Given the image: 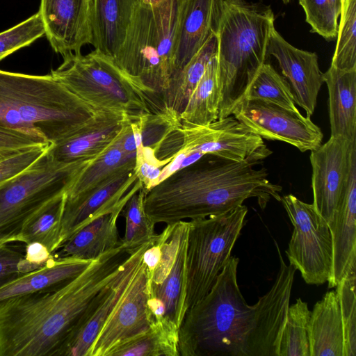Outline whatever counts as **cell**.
Returning <instances> with one entry per match:
<instances>
[{
  "mask_svg": "<svg viewBox=\"0 0 356 356\" xmlns=\"http://www.w3.org/2000/svg\"><path fill=\"white\" fill-rule=\"evenodd\" d=\"M311 311L300 298L289 307L277 356H310L308 325Z\"/></svg>",
  "mask_w": 356,
  "mask_h": 356,
  "instance_id": "35",
  "label": "cell"
},
{
  "mask_svg": "<svg viewBox=\"0 0 356 356\" xmlns=\"http://www.w3.org/2000/svg\"><path fill=\"white\" fill-rule=\"evenodd\" d=\"M218 2L219 0H186L175 42L173 76L215 33Z\"/></svg>",
  "mask_w": 356,
  "mask_h": 356,
  "instance_id": "23",
  "label": "cell"
},
{
  "mask_svg": "<svg viewBox=\"0 0 356 356\" xmlns=\"http://www.w3.org/2000/svg\"><path fill=\"white\" fill-rule=\"evenodd\" d=\"M65 193L58 196L38 211L26 224L22 234L24 244L37 241L45 245L51 254L60 246L61 222Z\"/></svg>",
  "mask_w": 356,
  "mask_h": 356,
  "instance_id": "33",
  "label": "cell"
},
{
  "mask_svg": "<svg viewBox=\"0 0 356 356\" xmlns=\"http://www.w3.org/2000/svg\"><path fill=\"white\" fill-rule=\"evenodd\" d=\"M99 111L51 74L0 70V127L54 144L80 129Z\"/></svg>",
  "mask_w": 356,
  "mask_h": 356,
  "instance_id": "3",
  "label": "cell"
},
{
  "mask_svg": "<svg viewBox=\"0 0 356 356\" xmlns=\"http://www.w3.org/2000/svg\"><path fill=\"white\" fill-rule=\"evenodd\" d=\"M275 16L268 6L246 0H219L218 39V119L231 115L261 66Z\"/></svg>",
  "mask_w": 356,
  "mask_h": 356,
  "instance_id": "4",
  "label": "cell"
},
{
  "mask_svg": "<svg viewBox=\"0 0 356 356\" xmlns=\"http://www.w3.org/2000/svg\"><path fill=\"white\" fill-rule=\"evenodd\" d=\"M267 54L277 60L283 76L290 85L295 104L305 110L307 116L311 117L324 83L317 54L295 47L275 29L270 37Z\"/></svg>",
  "mask_w": 356,
  "mask_h": 356,
  "instance_id": "19",
  "label": "cell"
},
{
  "mask_svg": "<svg viewBox=\"0 0 356 356\" xmlns=\"http://www.w3.org/2000/svg\"><path fill=\"white\" fill-rule=\"evenodd\" d=\"M43 145L50 144L25 133L0 127V162Z\"/></svg>",
  "mask_w": 356,
  "mask_h": 356,
  "instance_id": "44",
  "label": "cell"
},
{
  "mask_svg": "<svg viewBox=\"0 0 356 356\" xmlns=\"http://www.w3.org/2000/svg\"><path fill=\"white\" fill-rule=\"evenodd\" d=\"M50 145L35 147L1 161L0 184L13 179L25 170L47 151Z\"/></svg>",
  "mask_w": 356,
  "mask_h": 356,
  "instance_id": "45",
  "label": "cell"
},
{
  "mask_svg": "<svg viewBox=\"0 0 356 356\" xmlns=\"http://www.w3.org/2000/svg\"><path fill=\"white\" fill-rule=\"evenodd\" d=\"M310 152L312 204L329 223L347 189L351 167L356 162V140L330 136Z\"/></svg>",
  "mask_w": 356,
  "mask_h": 356,
  "instance_id": "13",
  "label": "cell"
},
{
  "mask_svg": "<svg viewBox=\"0 0 356 356\" xmlns=\"http://www.w3.org/2000/svg\"><path fill=\"white\" fill-rule=\"evenodd\" d=\"M92 261L52 257L44 266L1 286L0 302L60 286L78 276Z\"/></svg>",
  "mask_w": 356,
  "mask_h": 356,
  "instance_id": "28",
  "label": "cell"
},
{
  "mask_svg": "<svg viewBox=\"0 0 356 356\" xmlns=\"http://www.w3.org/2000/svg\"><path fill=\"white\" fill-rule=\"evenodd\" d=\"M38 269L24 259V249L8 244L0 245V287L15 279Z\"/></svg>",
  "mask_w": 356,
  "mask_h": 356,
  "instance_id": "42",
  "label": "cell"
},
{
  "mask_svg": "<svg viewBox=\"0 0 356 356\" xmlns=\"http://www.w3.org/2000/svg\"><path fill=\"white\" fill-rule=\"evenodd\" d=\"M280 202L293 227L285 251L289 264L300 271L307 284H325L331 277L333 261L328 223L312 204L304 202L292 194L281 197Z\"/></svg>",
  "mask_w": 356,
  "mask_h": 356,
  "instance_id": "10",
  "label": "cell"
},
{
  "mask_svg": "<svg viewBox=\"0 0 356 356\" xmlns=\"http://www.w3.org/2000/svg\"><path fill=\"white\" fill-rule=\"evenodd\" d=\"M44 35V24L39 12L0 33V60L14 51L30 45Z\"/></svg>",
  "mask_w": 356,
  "mask_h": 356,
  "instance_id": "41",
  "label": "cell"
},
{
  "mask_svg": "<svg viewBox=\"0 0 356 356\" xmlns=\"http://www.w3.org/2000/svg\"><path fill=\"white\" fill-rule=\"evenodd\" d=\"M274 243L280 268L269 291L251 306L244 334L245 356H277L296 269L284 262L277 241Z\"/></svg>",
  "mask_w": 356,
  "mask_h": 356,
  "instance_id": "11",
  "label": "cell"
},
{
  "mask_svg": "<svg viewBox=\"0 0 356 356\" xmlns=\"http://www.w3.org/2000/svg\"><path fill=\"white\" fill-rule=\"evenodd\" d=\"M120 135L108 149L80 172L66 191V199L76 197L90 191L118 169L136 159V154H127L123 152Z\"/></svg>",
  "mask_w": 356,
  "mask_h": 356,
  "instance_id": "32",
  "label": "cell"
},
{
  "mask_svg": "<svg viewBox=\"0 0 356 356\" xmlns=\"http://www.w3.org/2000/svg\"><path fill=\"white\" fill-rule=\"evenodd\" d=\"M188 225L175 258L159 264L147 278L152 320H165L179 329L186 312V249Z\"/></svg>",
  "mask_w": 356,
  "mask_h": 356,
  "instance_id": "18",
  "label": "cell"
},
{
  "mask_svg": "<svg viewBox=\"0 0 356 356\" xmlns=\"http://www.w3.org/2000/svg\"><path fill=\"white\" fill-rule=\"evenodd\" d=\"M146 191L142 186L127 200L124 209L125 232L121 243L132 251L154 239L155 224L147 216L144 206Z\"/></svg>",
  "mask_w": 356,
  "mask_h": 356,
  "instance_id": "36",
  "label": "cell"
},
{
  "mask_svg": "<svg viewBox=\"0 0 356 356\" xmlns=\"http://www.w3.org/2000/svg\"><path fill=\"white\" fill-rule=\"evenodd\" d=\"M283 1V3H288L289 1H291V0H282Z\"/></svg>",
  "mask_w": 356,
  "mask_h": 356,
  "instance_id": "48",
  "label": "cell"
},
{
  "mask_svg": "<svg viewBox=\"0 0 356 356\" xmlns=\"http://www.w3.org/2000/svg\"><path fill=\"white\" fill-rule=\"evenodd\" d=\"M51 74L98 110L122 113L130 121L155 112L157 95L121 70L113 58L94 50L68 54Z\"/></svg>",
  "mask_w": 356,
  "mask_h": 356,
  "instance_id": "7",
  "label": "cell"
},
{
  "mask_svg": "<svg viewBox=\"0 0 356 356\" xmlns=\"http://www.w3.org/2000/svg\"><path fill=\"white\" fill-rule=\"evenodd\" d=\"M186 0L149 5L139 0L113 58L126 74L163 96L175 73L177 35Z\"/></svg>",
  "mask_w": 356,
  "mask_h": 356,
  "instance_id": "6",
  "label": "cell"
},
{
  "mask_svg": "<svg viewBox=\"0 0 356 356\" xmlns=\"http://www.w3.org/2000/svg\"><path fill=\"white\" fill-rule=\"evenodd\" d=\"M238 263L231 256L208 293L186 311L179 329V356H245L251 306L238 284Z\"/></svg>",
  "mask_w": 356,
  "mask_h": 356,
  "instance_id": "5",
  "label": "cell"
},
{
  "mask_svg": "<svg viewBox=\"0 0 356 356\" xmlns=\"http://www.w3.org/2000/svg\"><path fill=\"white\" fill-rule=\"evenodd\" d=\"M243 99L260 100L293 111H298L288 81L268 62L261 66Z\"/></svg>",
  "mask_w": 356,
  "mask_h": 356,
  "instance_id": "34",
  "label": "cell"
},
{
  "mask_svg": "<svg viewBox=\"0 0 356 356\" xmlns=\"http://www.w3.org/2000/svg\"><path fill=\"white\" fill-rule=\"evenodd\" d=\"M52 257L47 248L41 243L33 241L24 245L25 260L38 268L44 266Z\"/></svg>",
  "mask_w": 356,
  "mask_h": 356,
  "instance_id": "46",
  "label": "cell"
},
{
  "mask_svg": "<svg viewBox=\"0 0 356 356\" xmlns=\"http://www.w3.org/2000/svg\"><path fill=\"white\" fill-rule=\"evenodd\" d=\"M330 65L341 70L356 67V0H342L337 44Z\"/></svg>",
  "mask_w": 356,
  "mask_h": 356,
  "instance_id": "37",
  "label": "cell"
},
{
  "mask_svg": "<svg viewBox=\"0 0 356 356\" xmlns=\"http://www.w3.org/2000/svg\"><path fill=\"white\" fill-rule=\"evenodd\" d=\"M129 254L120 243L60 286L0 302V356H60Z\"/></svg>",
  "mask_w": 356,
  "mask_h": 356,
  "instance_id": "1",
  "label": "cell"
},
{
  "mask_svg": "<svg viewBox=\"0 0 356 356\" xmlns=\"http://www.w3.org/2000/svg\"><path fill=\"white\" fill-rule=\"evenodd\" d=\"M356 162L347 189L328 223L332 238L333 261L328 287H335L350 270L356 268Z\"/></svg>",
  "mask_w": 356,
  "mask_h": 356,
  "instance_id": "22",
  "label": "cell"
},
{
  "mask_svg": "<svg viewBox=\"0 0 356 356\" xmlns=\"http://www.w3.org/2000/svg\"><path fill=\"white\" fill-rule=\"evenodd\" d=\"M136 120L142 147L153 150L172 131L181 127L179 114L167 106L146 113Z\"/></svg>",
  "mask_w": 356,
  "mask_h": 356,
  "instance_id": "40",
  "label": "cell"
},
{
  "mask_svg": "<svg viewBox=\"0 0 356 356\" xmlns=\"http://www.w3.org/2000/svg\"><path fill=\"white\" fill-rule=\"evenodd\" d=\"M179 152L191 156H215L234 161H243L268 149L263 139L250 131L233 115L219 118L205 126L184 127Z\"/></svg>",
  "mask_w": 356,
  "mask_h": 356,
  "instance_id": "15",
  "label": "cell"
},
{
  "mask_svg": "<svg viewBox=\"0 0 356 356\" xmlns=\"http://www.w3.org/2000/svg\"><path fill=\"white\" fill-rule=\"evenodd\" d=\"M148 296L147 276L142 261L87 356H107L116 346L146 331L152 321Z\"/></svg>",
  "mask_w": 356,
  "mask_h": 356,
  "instance_id": "16",
  "label": "cell"
},
{
  "mask_svg": "<svg viewBox=\"0 0 356 356\" xmlns=\"http://www.w3.org/2000/svg\"><path fill=\"white\" fill-rule=\"evenodd\" d=\"M129 121L124 114L99 110L74 134L51 144L49 152L64 163L91 161L113 143Z\"/></svg>",
  "mask_w": 356,
  "mask_h": 356,
  "instance_id": "21",
  "label": "cell"
},
{
  "mask_svg": "<svg viewBox=\"0 0 356 356\" xmlns=\"http://www.w3.org/2000/svg\"><path fill=\"white\" fill-rule=\"evenodd\" d=\"M179 328L163 319L113 348L107 356H179Z\"/></svg>",
  "mask_w": 356,
  "mask_h": 356,
  "instance_id": "30",
  "label": "cell"
},
{
  "mask_svg": "<svg viewBox=\"0 0 356 356\" xmlns=\"http://www.w3.org/2000/svg\"><path fill=\"white\" fill-rule=\"evenodd\" d=\"M310 356H345L343 322L336 291L317 301L308 325Z\"/></svg>",
  "mask_w": 356,
  "mask_h": 356,
  "instance_id": "26",
  "label": "cell"
},
{
  "mask_svg": "<svg viewBox=\"0 0 356 356\" xmlns=\"http://www.w3.org/2000/svg\"><path fill=\"white\" fill-rule=\"evenodd\" d=\"M143 3L149 4V5H155L159 3L163 0H141Z\"/></svg>",
  "mask_w": 356,
  "mask_h": 356,
  "instance_id": "47",
  "label": "cell"
},
{
  "mask_svg": "<svg viewBox=\"0 0 356 356\" xmlns=\"http://www.w3.org/2000/svg\"><path fill=\"white\" fill-rule=\"evenodd\" d=\"M329 95L331 136L356 140V67L332 65L323 73Z\"/></svg>",
  "mask_w": 356,
  "mask_h": 356,
  "instance_id": "25",
  "label": "cell"
},
{
  "mask_svg": "<svg viewBox=\"0 0 356 356\" xmlns=\"http://www.w3.org/2000/svg\"><path fill=\"white\" fill-rule=\"evenodd\" d=\"M139 0H92L95 49L114 58L121 47Z\"/></svg>",
  "mask_w": 356,
  "mask_h": 356,
  "instance_id": "27",
  "label": "cell"
},
{
  "mask_svg": "<svg viewBox=\"0 0 356 356\" xmlns=\"http://www.w3.org/2000/svg\"><path fill=\"white\" fill-rule=\"evenodd\" d=\"M299 3L305 11L306 22L312 28L311 32L320 35L327 41L337 38L342 0H299Z\"/></svg>",
  "mask_w": 356,
  "mask_h": 356,
  "instance_id": "39",
  "label": "cell"
},
{
  "mask_svg": "<svg viewBox=\"0 0 356 356\" xmlns=\"http://www.w3.org/2000/svg\"><path fill=\"white\" fill-rule=\"evenodd\" d=\"M219 102L216 54L179 114L181 126H205L216 121L218 119Z\"/></svg>",
  "mask_w": 356,
  "mask_h": 356,
  "instance_id": "29",
  "label": "cell"
},
{
  "mask_svg": "<svg viewBox=\"0 0 356 356\" xmlns=\"http://www.w3.org/2000/svg\"><path fill=\"white\" fill-rule=\"evenodd\" d=\"M272 154L268 149L241 161L206 154L146 191L145 211L156 224L175 223L225 213L256 197L261 207L280 201L282 186L268 179L266 168H256Z\"/></svg>",
  "mask_w": 356,
  "mask_h": 356,
  "instance_id": "2",
  "label": "cell"
},
{
  "mask_svg": "<svg viewBox=\"0 0 356 356\" xmlns=\"http://www.w3.org/2000/svg\"><path fill=\"white\" fill-rule=\"evenodd\" d=\"M91 161L61 163L51 156L48 147L25 170L1 184L0 245L20 242L29 221L51 201L66 193Z\"/></svg>",
  "mask_w": 356,
  "mask_h": 356,
  "instance_id": "8",
  "label": "cell"
},
{
  "mask_svg": "<svg viewBox=\"0 0 356 356\" xmlns=\"http://www.w3.org/2000/svg\"><path fill=\"white\" fill-rule=\"evenodd\" d=\"M231 115L262 139L282 141L302 152L314 150L322 144L321 129L311 117L303 116L299 111L260 100L243 99Z\"/></svg>",
  "mask_w": 356,
  "mask_h": 356,
  "instance_id": "12",
  "label": "cell"
},
{
  "mask_svg": "<svg viewBox=\"0 0 356 356\" xmlns=\"http://www.w3.org/2000/svg\"><path fill=\"white\" fill-rule=\"evenodd\" d=\"M217 48L218 39L214 33L188 63L172 78L169 88L163 96L165 106L180 114L210 60L216 54Z\"/></svg>",
  "mask_w": 356,
  "mask_h": 356,
  "instance_id": "31",
  "label": "cell"
},
{
  "mask_svg": "<svg viewBox=\"0 0 356 356\" xmlns=\"http://www.w3.org/2000/svg\"><path fill=\"white\" fill-rule=\"evenodd\" d=\"M152 241L130 252L121 264L116 277L104 289L81 325L66 343L60 356L88 355L93 342L140 267L143 253Z\"/></svg>",
  "mask_w": 356,
  "mask_h": 356,
  "instance_id": "20",
  "label": "cell"
},
{
  "mask_svg": "<svg viewBox=\"0 0 356 356\" xmlns=\"http://www.w3.org/2000/svg\"><path fill=\"white\" fill-rule=\"evenodd\" d=\"M45 35L55 52L79 54L92 40V0H41Z\"/></svg>",
  "mask_w": 356,
  "mask_h": 356,
  "instance_id": "17",
  "label": "cell"
},
{
  "mask_svg": "<svg viewBox=\"0 0 356 356\" xmlns=\"http://www.w3.org/2000/svg\"><path fill=\"white\" fill-rule=\"evenodd\" d=\"M356 268L349 270L335 290L343 322L344 355L356 356Z\"/></svg>",
  "mask_w": 356,
  "mask_h": 356,
  "instance_id": "38",
  "label": "cell"
},
{
  "mask_svg": "<svg viewBox=\"0 0 356 356\" xmlns=\"http://www.w3.org/2000/svg\"><path fill=\"white\" fill-rule=\"evenodd\" d=\"M127 202L86 224L54 252L52 256L54 258L92 261L117 247L120 243L117 221Z\"/></svg>",
  "mask_w": 356,
  "mask_h": 356,
  "instance_id": "24",
  "label": "cell"
},
{
  "mask_svg": "<svg viewBox=\"0 0 356 356\" xmlns=\"http://www.w3.org/2000/svg\"><path fill=\"white\" fill-rule=\"evenodd\" d=\"M171 161L159 160L149 147H142L136 152L135 170L138 179L146 191L159 182L162 168Z\"/></svg>",
  "mask_w": 356,
  "mask_h": 356,
  "instance_id": "43",
  "label": "cell"
},
{
  "mask_svg": "<svg viewBox=\"0 0 356 356\" xmlns=\"http://www.w3.org/2000/svg\"><path fill=\"white\" fill-rule=\"evenodd\" d=\"M247 213L242 204L222 214L188 220L186 311L208 293L229 260Z\"/></svg>",
  "mask_w": 356,
  "mask_h": 356,
  "instance_id": "9",
  "label": "cell"
},
{
  "mask_svg": "<svg viewBox=\"0 0 356 356\" xmlns=\"http://www.w3.org/2000/svg\"><path fill=\"white\" fill-rule=\"evenodd\" d=\"M136 159L90 191L76 197L65 199L60 248L86 224L127 201L143 186L136 175Z\"/></svg>",
  "mask_w": 356,
  "mask_h": 356,
  "instance_id": "14",
  "label": "cell"
}]
</instances>
